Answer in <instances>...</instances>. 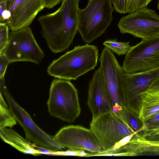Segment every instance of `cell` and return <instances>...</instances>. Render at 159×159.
Returning <instances> with one entry per match:
<instances>
[{"instance_id":"obj_14","label":"cell","mask_w":159,"mask_h":159,"mask_svg":"<svg viewBox=\"0 0 159 159\" xmlns=\"http://www.w3.org/2000/svg\"><path fill=\"white\" fill-rule=\"evenodd\" d=\"M87 105L92 114V119L113 111L100 66L94 72L89 82Z\"/></svg>"},{"instance_id":"obj_10","label":"cell","mask_w":159,"mask_h":159,"mask_svg":"<svg viewBox=\"0 0 159 159\" xmlns=\"http://www.w3.org/2000/svg\"><path fill=\"white\" fill-rule=\"evenodd\" d=\"M120 33L143 39L159 35V15L145 7L122 17L118 24Z\"/></svg>"},{"instance_id":"obj_5","label":"cell","mask_w":159,"mask_h":159,"mask_svg":"<svg viewBox=\"0 0 159 159\" xmlns=\"http://www.w3.org/2000/svg\"><path fill=\"white\" fill-rule=\"evenodd\" d=\"M47 104L51 116L67 122H74L80 113L78 90L69 80H53Z\"/></svg>"},{"instance_id":"obj_3","label":"cell","mask_w":159,"mask_h":159,"mask_svg":"<svg viewBox=\"0 0 159 159\" xmlns=\"http://www.w3.org/2000/svg\"><path fill=\"white\" fill-rule=\"evenodd\" d=\"M90 129L102 149L100 153L115 152L127 144L138 132H134L113 111L92 119Z\"/></svg>"},{"instance_id":"obj_24","label":"cell","mask_w":159,"mask_h":159,"mask_svg":"<svg viewBox=\"0 0 159 159\" xmlns=\"http://www.w3.org/2000/svg\"><path fill=\"white\" fill-rule=\"evenodd\" d=\"M111 2L116 12L121 14L126 13L127 0H111Z\"/></svg>"},{"instance_id":"obj_32","label":"cell","mask_w":159,"mask_h":159,"mask_svg":"<svg viewBox=\"0 0 159 159\" xmlns=\"http://www.w3.org/2000/svg\"><path fill=\"white\" fill-rule=\"evenodd\" d=\"M12 0H8L6 2L7 5Z\"/></svg>"},{"instance_id":"obj_9","label":"cell","mask_w":159,"mask_h":159,"mask_svg":"<svg viewBox=\"0 0 159 159\" xmlns=\"http://www.w3.org/2000/svg\"><path fill=\"white\" fill-rule=\"evenodd\" d=\"M159 66V35L142 39L125 55L124 71L133 73L152 69Z\"/></svg>"},{"instance_id":"obj_31","label":"cell","mask_w":159,"mask_h":159,"mask_svg":"<svg viewBox=\"0 0 159 159\" xmlns=\"http://www.w3.org/2000/svg\"><path fill=\"white\" fill-rule=\"evenodd\" d=\"M154 140L159 141V135L154 136L150 139H148Z\"/></svg>"},{"instance_id":"obj_30","label":"cell","mask_w":159,"mask_h":159,"mask_svg":"<svg viewBox=\"0 0 159 159\" xmlns=\"http://www.w3.org/2000/svg\"><path fill=\"white\" fill-rule=\"evenodd\" d=\"M149 90L154 91H159V79L152 85Z\"/></svg>"},{"instance_id":"obj_34","label":"cell","mask_w":159,"mask_h":159,"mask_svg":"<svg viewBox=\"0 0 159 159\" xmlns=\"http://www.w3.org/2000/svg\"><path fill=\"white\" fill-rule=\"evenodd\" d=\"M157 8L159 10V0L158 1V5L157 6Z\"/></svg>"},{"instance_id":"obj_25","label":"cell","mask_w":159,"mask_h":159,"mask_svg":"<svg viewBox=\"0 0 159 159\" xmlns=\"http://www.w3.org/2000/svg\"><path fill=\"white\" fill-rule=\"evenodd\" d=\"M6 57L2 53L0 54V78L4 77L6 69L9 64Z\"/></svg>"},{"instance_id":"obj_15","label":"cell","mask_w":159,"mask_h":159,"mask_svg":"<svg viewBox=\"0 0 159 159\" xmlns=\"http://www.w3.org/2000/svg\"><path fill=\"white\" fill-rule=\"evenodd\" d=\"M0 136L3 141L21 152L34 156L41 154L37 146L24 139L12 129H0Z\"/></svg>"},{"instance_id":"obj_18","label":"cell","mask_w":159,"mask_h":159,"mask_svg":"<svg viewBox=\"0 0 159 159\" xmlns=\"http://www.w3.org/2000/svg\"><path fill=\"white\" fill-rule=\"evenodd\" d=\"M103 44L118 55H126L131 47L129 42H120L116 39L106 40Z\"/></svg>"},{"instance_id":"obj_19","label":"cell","mask_w":159,"mask_h":159,"mask_svg":"<svg viewBox=\"0 0 159 159\" xmlns=\"http://www.w3.org/2000/svg\"><path fill=\"white\" fill-rule=\"evenodd\" d=\"M152 0H127L126 13H130L146 7Z\"/></svg>"},{"instance_id":"obj_2","label":"cell","mask_w":159,"mask_h":159,"mask_svg":"<svg viewBox=\"0 0 159 159\" xmlns=\"http://www.w3.org/2000/svg\"><path fill=\"white\" fill-rule=\"evenodd\" d=\"M98 57V49L96 46L89 44L76 46L53 61L47 72L57 78L75 80L94 68Z\"/></svg>"},{"instance_id":"obj_1","label":"cell","mask_w":159,"mask_h":159,"mask_svg":"<svg viewBox=\"0 0 159 159\" xmlns=\"http://www.w3.org/2000/svg\"><path fill=\"white\" fill-rule=\"evenodd\" d=\"M80 0H62L55 11L38 19L41 34L53 53L63 52L72 43L78 32Z\"/></svg>"},{"instance_id":"obj_7","label":"cell","mask_w":159,"mask_h":159,"mask_svg":"<svg viewBox=\"0 0 159 159\" xmlns=\"http://www.w3.org/2000/svg\"><path fill=\"white\" fill-rule=\"evenodd\" d=\"M0 90L16 121L23 128L27 140L38 147L52 150H61L65 148L55 141L54 136L39 127L29 114L15 100L6 87L4 78L0 79Z\"/></svg>"},{"instance_id":"obj_27","label":"cell","mask_w":159,"mask_h":159,"mask_svg":"<svg viewBox=\"0 0 159 159\" xmlns=\"http://www.w3.org/2000/svg\"><path fill=\"white\" fill-rule=\"evenodd\" d=\"M11 16V14L9 10L6 9L0 14V23H6L7 24L10 19Z\"/></svg>"},{"instance_id":"obj_23","label":"cell","mask_w":159,"mask_h":159,"mask_svg":"<svg viewBox=\"0 0 159 159\" xmlns=\"http://www.w3.org/2000/svg\"><path fill=\"white\" fill-rule=\"evenodd\" d=\"M135 153L128 152H117L111 153H91L89 157L100 156H136Z\"/></svg>"},{"instance_id":"obj_28","label":"cell","mask_w":159,"mask_h":159,"mask_svg":"<svg viewBox=\"0 0 159 159\" xmlns=\"http://www.w3.org/2000/svg\"><path fill=\"white\" fill-rule=\"evenodd\" d=\"M45 7L48 9L53 8L59 4L62 0H43Z\"/></svg>"},{"instance_id":"obj_29","label":"cell","mask_w":159,"mask_h":159,"mask_svg":"<svg viewBox=\"0 0 159 159\" xmlns=\"http://www.w3.org/2000/svg\"><path fill=\"white\" fill-rule=\"evenodd\" d=\"M38 149L41 154L52 155L54 150H52L45 148L38 147Z\"/></svg>"},{"instance_id":"obj_12","label":"cell","mask_w":159,"mask_h":159,"mask_svg":"<svg viewBox=\"0 0 159 159\" xmlns=\"http://www.w3.org/2000/svg\"><path fill=\"white\" fill-rule=\"evenodd\" d=\"M55 141L70 149L82 150L100 153L102 149L90 129L80 125H70L61 128L54 136Z\"/></svg>"},{"instance_id":"obj_22","label":"cell","mask_w":159,"mask_h":159,"mask_svg":"<svg viewBox=\"0 0 159 159\" xmlns=\"http://www.w3.org/2000/svg\"><path fill=\"white\" fill-rule=\"evenodd\" d=\"M159 125V111L151 117L144 124L142 127L143 131L155 127Z\"/></svg>"},{"instance_id":"obj_20","label":"cell","mask_w":159,"mask_h":159,"mask_svg":"<svg viewBox=\"0 0 159 159\" xmlns=\"http://www.w3.org/2000/svg\"><path fill=\"white\" fill-rule=\"evenodd\" d=\"M9 28L6 23H0V54L6 48L9 38Z\"/></svg>"},{"instance_id":"obj_21","label":"cell","mask_w":159,"mask_h":159,"mask_svg":"<svg viewBox=\"0 0 159 159\" xmlns=\"http://www.w3.org/2000/svg\"><path fill=\"white\" fill-rule=\"evenodd\" d=\"M89 153L85 152L84 150L70 149L65 151L54 150L52 155L75 156L80 157H89Z\"/></svg>"},{"instance_id":"obj_17","label":"cell","mask_w":159,"mask_h":159,"mask_svg":"<svg viewBox=\"0 0 159 159\" xmlns=\"http://www.w3.org/2000/svg\"><path fill=\"white\" fill-rule=\"evenodd\" d=\"M16 121L0 92V129L11 128L16 124Z\"/></svg>"},{"instance_id":"obj_6","label":"cell","mask_w":159,"mask_h":159,"mask_svg":"<svg viewBox=\"0 0 159 159\" xmlns=\"http://www.w3.org/2000/svg\"><path fill=\"white\" fill-rule=\"evenodd\" d=\"M99 61L112 111L118 115L125 107V72L112 52L106 47L102 51Z\"/></svg>"},{"instance_id":"obj_4","label":"cell","mask_w":159,"mask_h":159,"mask_svg":"<svg viewBox=\"0 0 159 159\" xmlns=\"http://www.w3.org/2000/svg\"><path fill=\"white\" fill-rule=\"evenodd\" d=\"M111 0H89L86 7L80 8L78 32L89 44L101 36L110 25L114 10Z\"/></svg>"},{"instance_id":"obj_13","label":"cell","mask_w":159,"mask_h":159,"mask_svg":"<svg viewBox=\"0 0 159 159\" xmlns=\"http://www.w3.org/2000/svg\"><path fill=\"white\" fill-rule=\"evenodd\" d=\"M45 7L43 0H12L7 5L11 16L7 24L11 31L28 27Z\"/></svg>"},{"instance_id":"obj_35","label":"cell","mask_w":159,"mask_h":159,"mask_svg":"<svg viewBox=\"0 0 159 159\" xmlns=\"http://www.w3.org/2000/svg\"><path fill=\"white\" fill-rule=\"evenodd\" d=\"M159 135V132H158L154 136H156V135ZM153 136V137H154Z\"/></svg>"},{"instance_id":"obj_8","label":"cell","mask_w":159,"mask_h":159,"mask_svg":"<svg viewBox=\"0 0 159 159\" xmlns=\"http://www.w3.org/2000/svg\"><path fill=\"white\" fill-rule=\"evenodd\" d=\"M2 53L9 64L28 61L38 65L45 56L29 26L10 32L7 44Z\"/></svg>"},{"instance_id":"obj_33","label":"cell","mask_w":159,"mask_h":159,"mask_svg":"<svg viewBox=\"0 0 159 159\" xmlns=\"http://www.w3.org/2000/svg\"><path fill=\"white\" fill-rule=\"evenodd\" d=\"M8 0H0V2H6Z\"/></svg>"},{"instance_id":"obj_26","label":"cell","mask_w":159,"mask_h":159,"mask_svg":"<svg viewBox=\"0 0 159 159\" xmlns=\"http://www.w3.org/2000/svg\"><path fill=\"white\" fill-rule=\"evenodd\" d=\"M158 132H159V125L155 128L144 131L143 134L141 135L144 138L148 139L154 136Z\"/></svg>"},{"instance_id":"obj_16","label":"cell","mask_w":159,"mask_h":159,"mask_svg":"<svg viewBox=\"0 0 159 159\" xmlns=\"http://www.w3.org/2000/svg\"><path fill=\"white\" fill-rule=\"evenodd\" d=\"M138 118L144 124L159 111V91L148 90L140 95Z\"/></svg>"},{"instance_id":"obj_11","label":"cell","mask_w":159,"mask_h":159,"mask_svg":"<svg viewBox=\"0 0 159 159\" xmlns=\"http://www.w3.org/2000/svg\"><path fill=\"white\" fill-rule=\"evenodd\" d=\"M124 106L134 114L138 112L140 95L148 90L159 79V66L150 70L133 73L125 72Z\"/></svg>"}]
</instances>
